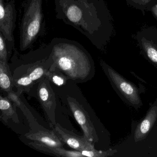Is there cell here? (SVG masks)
I'll use <instances>...</instances> for the list:
<instances>
[{"instance_id": "obj_1", "label": "cell", "mask_w": 157, "mask_h": 157, "mask_svg": "<svg viewBox=\"0 0 157 157\" xmlns=\"http://www.w3.org/2000/svg\"><path fill=\"white\" fill-rule=\"evenodd\" d=\"M57 19L74 27L97 49L103 50L114 33L105 0H55Z\"/></svg>"}, {"instance_id": "obj_2", "label": "cell", "mask_w": 157, "mask_h": 157, "mask_svg": "<svg viewBox=\"0 0 157 157\" xmlns=\"http://www.w3.org/2000/svg\"><path fill=\"white\" fill-rule=\"evenodd\" d=\"M53 62L49 71H57L68 79L77 82L89 80L94 71L90 53L79 43L55 37L49 43Z\"/></svg>"}, {"instance_id": "obj_3", "label": "cell", "mask_w": 157, "mask_h": 157, "mask_svg": "<svg viewBox=\"0 0 157 157\" xmlns=\"http://www.w3.org/2000/svg\"><path fill=\"white\" fill-rule=\"evenodd\" d=\"M20 26V49L24 51L33 47L39 36L44 34L45 22L43 0H25Z\"/></svg>"}, {"instance_id": "obj_4", "label": "cell", "mask_w": 157, "mask_h": 157, "mask_svg": "<svg viewBox=\"0 0 157 157\" xmlns=\"http://www.w3.org/2000/svg\"><path fill=\"white\" fill-rule=\"evenodd\" d=\"M100 64L114 89L125 101L136 109L140 107L142 104L137 88L103 60H101Z\"/></svg>"}, {"instance_id": "obj_5", "label": "cell", "mask_w": 157, "mask_h": 157, "mask_svg": "<svg viewBox=\"0 0 157 157\" xmlns=\"http://www.w3.org/2000/svg\"><path fill=\"white\" fill-rule=\"evenodd\" d=\"M16 17L15 1L10 0L6 2L5 0H0V33L5 37L7 44L13 48V32L15 28Z\"/></svg>"}, {"instance_id": "obj_6", "label": "cell", "mask_w": 157, "mask_h": 157, "mask_svg": "<svg viewBox=\"0 0 157 157\" xmlns=\"http://www.w3.org/2000/svg\"><path fill=\"white\" fill-rule=\"evenodd\" d=\"M136 40L142 54L157 68V29L148 27L138 32Z\"/></svg>"}, {"instance_id": "obj_7", "label": "cell", "mask_w": 157, "mask_h": 157, "mask_svg": "<svg viewBox=\"0 0 157 157\" xmlns=\"http://www.w3.org/2000/svg\"><path fill=\"white\" fill-rule=\"evenodd\" d=\"M67 101L71 110L76 121L81 127L84 136L91 142L97 141V134L88 113L75 99L69 97Z\"/></svg>"}, {"instance_id": "obj_8", "label": "cell", "mask_w": 157, "mask_h": 157, "mask_svg": "<svg viewBox=\"0 0 157 157\" xmlns=\"http://www.w3.org/2000/svg\"><path fill=\"white\" fill-rule=\"evenodd\" d=\"M38 99L47 114L52 126L56 124L55 111L56 101L55 94L50 86L49 80L46 77L39 82L38 86Z\"/></svg>"}, {"instance_id": "obj_9", "label": "cell", "mask_w": 157, "mask_h": 157, "mask_svg": "<svg viewBox=\"0 0 157 157\" xmlns=\"http://www.w3.org/2000/svg\"><path fill=\"white\" fill-rule=\"evenodd\" d=\"M60 139L69 147L75 150L81 151L94 148L92 142L86 137L80 136L63 128L59 124H56L54 130Z\"/></svg>"}, {"instance_id": "obj_10", "label": "cell", "mask_w": 157, "mask_h": 157, "mask_svg": "<svg viewBox=\"0 0 157 157\" xmlns=\"http://www.w3.org/2000/svg\"><path fill=\"white\" fill-rule=\"evenodd\" d=\"M157 119V100L152 105L144 119L136 127L134 134L136 142L144 139L153 126Z\"/></svg>"}, {"instance_id": "obj_11", "label": "cell", "mask_w": 157, "mask_h": 157, "mask_svg": "<svg viewBox=\"0 0 157 157\" xmlns=\"http://www.w3.org/2000/svg\"><path fill=\"white\" fill-rule=\"evenodd\" d=\"M25 137L30 140L50 147H63L64 143L55 131H43L27 133Z\"/></svg>"}, {"instance_id": "obj_12", "label": "cell", "mask_w": 157, "mask_h": 157, "mask_svg": "<svg viewBox=\"0 0 157 157\" xmlns=\"http://www.w3.org/2000/svg\"><path fill=\"white\" fill-rule=\"evenodd\" d=\"M30 147L36 150L44 151L46 153H51L57 157H83L81 152L78 151H68L59 147H50L44 145L38 142L33 141L29 143Z\"/></svg>"}, {"instance_id": "obj_13", "label": "cell", "mask_w": 157, "mask_h": 157, "mask_svg": "<svg viewBox=\"0 0 157 157\" xmlns=\"http://www.w3.org/2000/svg\"><path fill=\"white\" fill-rule=\"evenodd\" d=\"M13 80L8 62L0 60V87L8 93L11 91Z\"/></svg>"}, {"instance_id": "obj_14", "label": "cell", "mask_w": 157, "mask_h": 157, "mask_svg": "<svg viewBox=\"0 0 157 157\" xmlns=\"http://www.w3.org/2000/svg\"><path fill=\"white\" fill-rule=\"evenodd\" d=\"M128 6L139 10L145 15V12L149 11L151 8L157 2V0H126Z\"/></svg>"}, {"instance_id": "obj_15", "label": "cell", "mask_w": 157, "mask_h": 157, "mask_svg": "<svg viewBox=\"0 0 157 157\" xmlns=\"http://www.w3.org/2000/svg\"><path fill=\"white\" fill-rule=\"evenodd\" d=\"M0 98V109L3 115V117L9 119L13 117L15 120H18L15 118V117H17L15 110L13 108L9 99L3 98L2 96Z\"/></svg>"}, {"instance_id": "obj_16", "label": "cell", "mask_w": 157, "mask_h": 157, "mask_svg": "<svg viewBox=\"0 0 157 157\" xmlns=\"http://www.w3.org/2000/svg\"><path fill=\"white\" fill-rule=\"evenodd\" d=\"M44 77L48 80H50L52 82L58 86L64 85L67 79L61 72L59 71V72H56L55 71H47Z\"/></svg>"}, {"instance_id": "obj_17", "label": "cell", "mask_w": 157, "mask_h": 157, "mask_svg": "<svg viewBox=\"0 0 157 157\" xmlns=\"http://www.w3.org/2000/svg\"><path fill=\"white\" fill-rule=\"evenodd\" d=\"M12 50L8 46L5 37L0 33V60L8 62Z\"/></svg>"}, {"instance_id": "obj_18", "label": "cell", "mask_w": 157, "mask_h": 157, "mask_svg": "<svg viewBox=\"0 0 157 157\" xmlns=\"http://www.w3.org/2000/svg\"><path fill=\"white\" fill-rule=\"evenodd\" d=\"M117 151L116 150H108L106 151H98L93 148L89 150L82 151H81L84 156L90 157H105L111 156Z\"/></svg>"}, {"instance_id": "obj_19", "label": "cell", "mask_w": 157, "mask_h": 157, "mask_svg": "<svg viewBox=\"0 0 157 157\" xmlns=\"http://www.w3.org/2000/svg\"><path fill=\"white\" fill-rule=\"evenodd\" d=\"M34 82L28 76H24L16 81V83L18 85L22 87H28L33 84Z\"/></svg>"}, {"instance_id": "obj_20", "label": "cell", "mask_w": 157, "mask_h": 157, "mask_svg": "<svg viewBox=\"0 0 157 157\" xmlns=\"http://www.w3.org/2000/svg\"><path fill=\"white\" fill-rule=\"evenodd\" d=\"M9 99L12 101L16 105V106L21 107L22 106L21 102L19 97V94L13 92L12 91L8 93Z\"/></svg>"}, {"instance_id": "obj_21", "label": "cell", "mask_w": 157, "mask_h": 157, "mask_svg": "<svg viewBox=\"0 0 157 157\" xmlns=\"http://www.w3.org/2000/svg\"><path fill=\"white\" fill-rule=\"evenodd\" d=\"M149 11L151 13L153 16L157 20V2L151 8Z\"/></svg>"}]
</instances>
